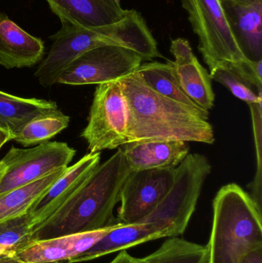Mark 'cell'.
Listing matches in <instances>:
<instances>
[{"label":"cell","mask_w":262,"mask_h":263,"mask_svg":"<svg viewBox=\"0 0 262 263\" xmlns=\"http://www.w3.org/2000/svg\"><path fill=\"white\" fill-rule=\"evenodd\" d=\"M128 109V142L178 140L213 144L209 112L169 100L151 89L136 71L119 80Z\"/></svg>","instance_id":"6da1fadb"},{"label":"cell","mask_w":262,"mask_h":263,"mask_svg":"<svg viewBox=\"0 0 262 263\" xmlns=\"http://www.w3.org/2000/svg\"><path fill=\"white\" fill-rule=\"evenodd\" d=\"M129 173L123 150L118 148L98 165L59 209L32 230L31 240L95 231L118 223L114 209Z\"/></svg>","instance_id":"7a4b0ae2"},{"label":"cell","mask_w":262,"mask_h":263,"mask_svg":"<svg viewBox=\"0 0 262 263\" xmlns=\"http://www.w3.org/2000/svg\"><path fill=\"white\" fill-rule=\"evenodd\" d=\"M208 247L210 263H238L262 247L261 210L235 183L220 189L213 201V222Z\"/></svg>","instance_id":"3957f363"},{"label":"cell","mask_w":262,"mask_h":263,"mask_svg":"<svg viewBox=\"0 0 262 263\" xmlns=\"http://www.w3.org/2000/svg\"><path fill=\"white\" fill-rule=\"evenodd\" d=\"M211 172L212 165L206 156L189 153L175 168L174 182L167 194L137 223L143 224L157 239L183 234Z\"/></svg>","instance_id":"277c9868"},{"label":"cell","mask_w":262,"mask_h":263,"mask_svg":"<svg viewBox=\"0 0 262 263\" xmlns=\"http://www.w3.org/2000/svg\"><path fill=\"white\" fill-rule=\"evenodd\" d=\"M60 21L61 29L49 36L53 43L35 72L44 87L57 83L64 69L86 51L101 46H121L124 41V29L118 23L83 27L67 20Z\"/></svg>","instance_id":"5b68a950"},{"label":"cell","mask_w":262,"mask_h":263,"mask_svg":"<svg viewBox=\"0 0 262 263\" xmlns=\"http://www.w3.org/2000/svg\"><path fill=\"white\" fill-rule=\"evenodd\" d=\"M194 32L198 50L209 69L223 62L246 61L218 0H182Z\"/></svg>","instance_id":"8992f818"},{"label":"cell","mask_w":262,"mask_h":263,"mask_svg":"<svg viewBox=\"0 0 262 263\" xmlns=\"http://www.w3.org/2000/svg\"><path fill=\"white\" fill-rule=\"evenodd\" d=\"M128 109L119 81L97 86L88 124L82 133L90 153L127 143Z\"/></svg>","instance_id":"52a82bcc"},{"label":"cell","mask_w":262,"mask_h":263,"mask_svg":"<svg viewBox=\"0 0 262 263\" xmlns=\"http://www.w3.org/2000/svg\"><path fill=\"white\" fill-rule=\"evenodd\" d=\"M75 155V150L66 142H46L24 149L11 147L0 160L5 168L0 178V194L66 168Z\"/></svg>","instance_id":"ba28073f"},{"label":"cell","mask_w":262,"mask_h":263,"mask_svg":"<svg viewBox=\"0 0 262 263\" xmlns=\"http://www.w3.org/2000/svg\"><path fill=\"white\" fill-rule=\"evenodd\" d=\"M143 61L137 52L127 48H94L75 59L62 72L57 83L83 86L119 81L135 72Z\"/></svg>","instance_id":"9c48e42d"},{"label":"cell","mask_w":262,"mask_h":263,"mask_svg":"<svg viewBox=\"0 0 262 263\" xmlns=\"http://www.w3.org/2000/svg\"><path fill=\"white\" fill-rule=\"evenodd\" d=\"M175 168L130 172L120 193L117 222L130 225L147 216L172 187Z\"/></svg>","instance_id":"30bf717a"},{"label":"cell","mask_w":262,"mask_h":263,"mask_svg":"<svg viewBox=\"0 0 262 263\" xmlns=\"http://www.w3.org/2000/svg\"><path fill=\"white\" fill-rule=\"evenodd\" d=\"M100 153H89L72 166H68L63 174L32 203L27 212L32 232L59 209L92 174L100 164Z\"/></svg>","instance_id":"8fae6325"},{"label":"cell","mask_w":262,"mask_h":263,"mask_svg":"<svg viewBox=\"0 0 262 263\" xmlns=\"http://www.w3.org/2000/svg\"><path fill=\"white\" fill-rule=\"evenodd\" d=\"M118 223L101 230L77 233L45 240L31 241L13 252L23 263H58L69 261L93 247Z\"/></svg>","instance_id":"7c38bea8"},{"label":"cell","mask_w":262,"mask_h":263,"mask_svg":"<svg viewBox=\"0 0 262 263\" xmlns=\"http://www.w3.org/2000/svg\"><path fill=\"white\" fill-rule=\"evenodd\" d=\"M45 43L0 12V65L7 69L30 68L43 60Z\"/></svg>","instance_id":"4fadbf2b"},{"label":"cell","mask_w":262,"mask_h":263,"mask_svg":"<svg viewBox=\"0 0 262 263\" xmlns=\"http://www.w3.org/2000/svg\"><path fill=\"white\" fill-rule=\"evenodd\" d=\"M232 34L246 60H262V0L221 4Z\"/></svg>","instance_id":"5bb4252c"},{"label":"cell","mask_w":262,"mask_h":263,"mask_svg":"<svg viewBox=\"0 0 262 263\" xmlns=\"http://www.w3.org/2000/svg\"><path fill=\"white\" fill-rule=\"evenodd\" d=\"M122 150L130 172L177 167L189 154L187 142L178 140L129 142Z\"/></svg>","instance_id":"9a60e30c"},{"label":"cell","mask_w":262,"mask_h":263,"mask_svg":"<svg viewBox=\"0 0 262 263\" xmlns=\"http://www.w3.org/2000/svg\"><path fill=\"white\" fill-rule=\"evenodd\" d=\"M262 60L235 63L223 62L210 69L212 80L226 86L235 97L249 105L262 101Z\"/></svg>","instance_id":"2e32d148"},{"label":"cell","mask_w":262,"mask_h":263,"mask_svg":"<svg viewBox=\"0 0 262 263\" xmlns=\"http://www.w3.org/2000/svg\"><path fill=\"white\" fill-rule=\"evenodd\" d=\"M59 20L83 27L103 26L118 21L127 10L116 8L106 0H46Z\"/></svg>","instance_id":"e0dca14e"},{"label":"cell","mask_w":262,"mask_h":263,"mask_svg":"<svg viewBox=\"0 0 262 263\" xmlns=\"http://www.w3.org/2000/svg\"><path fill=\"white\" fill-rule=\"evenodd\" d=\"M61 112L53 101L25 99L0 91V129L13 137L35 119Z\"/></svg>","instance_id":"ac0fdd59"},{"label":"cell","mask_w":262,"mask_h":263,"mask_svg":"<svg viewBox=\"0 0 262 263\" xmlns=\"http://www.w3.org/2000/svg\"><path fill=\"white\" fill-rule=\"evenodd\" d=\"M172 63L183 92L198 107L206 111L212 109L215 98L212 80L210 73L198 62L195 54L186 60Z\"/></svg>","instance_id":"d6986e66"},{"label":"cell","mask_w":262,"mask_h":263,"mask_svg":"<svg viewBox=\"0 0 262 263\" xmlns=\"http://www.w3.org/2000/svg\"><path fill=\"white\" fill-rule=\"evenodd\" d=\"M155 239H158L156 236L152 234L143 224L126 225L118 222L113 230L109 232L93 247L68 261V263L92 260L105 255L120 252Z\"/></svg>","instance_id":"ffe728a7"},{"label":"cell","mask_w":262,"mask_h":263,"mask_svg":"<svg viewBox=\"0 0 262 263\" xmlns=\"http://www.w3.org/2000/svg\"><path fill=\"white\" fill-rule=\"evenodd\" d=\"M136 72L154 92L191 107L201 109L183 92L177 80L172 61L166 63L156 61L142 63Z\"/></svg>","instance_id":"44dd1931"},{"label":"cell","mask_w":262,"mask_h":263,"mask_svg":"<svg viewBox=\"0 0 262 263\" xmlns=\"http://www.w3.org/2000/svg\"><path fill=\"white\" fill-rule=\"evenodd\" d=\"M67 168H61L32 183L0 194V222L27 213L32 203Z\"/></svg>","instance_id":"7402d4cb"},{"label":"cell","mask_w":262,"mask_h":263,"mask_svg":"<svg viewBox=\"0 0 262 263\" xmlns=\"http://www.w3.org/2000/svg\"><path fill=\"white\" fill-rule=\"evenodd\" d=\"M139 263H210L208 246L171 237L156 251L138 259Z\"/></svg>","instance_id":"603a6c76"},{"label":"cell","mask_w":262,"mask_h":263,"mask_svg":"<svg viewBox=\"0 0 262 263\" xmlns=\"http://www.w3.org/2000/svg\"><path fill=\"white\" fill-rule=\"evenodd\" d=\"M69 117L63 112L35 119L25 125L12 140L23 146H32L44 143L68 127Z\"/></svg>","instance_id":"cb8c5ba5"},{"label":"cell","mask_w":262,"mask_h":263,"mask_svg":"<svg viewBox=\"0 0 262 263\" xmlns=\"http://www.w3.org/2000/svg\"><path fill=\"white\" fill-rule=\"evenodd\" d=\"M32 227L28 213L0 222V245L15 252L31 242Z\"/></svg>","instance_id":"d4e9b609"},{"label":"cell","mask_w":262,"mask_h":263,"mask_svg":"<svg viewBox=\"0 0 262 263\" xmlns=\"http://www.w3.org/2000/svg\"><path fill=\"white\" fill-rule=\"evenodd\" d=\"M238 263H262V247L245 254Z\"/></svg>","instance_id":"484cf974"},{"label":"cell","mask_w":262,"mask_h":263,"mask_svg":"<svg viewBox=\"0 0 262 263\" xmlns=\"http://www.w3.org/2000/svg\"><path fill=\"white\" fill-rule=\"evenodd\" d=\"M109 263H139L137 258L132 257L131 255L126 252V250H122L118 256Z\"/></svg>","instance_id":"4316f807"},{"label":"cell","mask_w":262,"mask_h":263,"mask_svg":"<svg viewBox=\"0 0 262 263\" xmlns=\"http://www.w3.org/2000/svg\"><path fill=\"white\" fill-rule=\"evenodd\" d=\"M0 263H23L14 256L13 252L0 256Z\"/></svg>","instance_id":"83f0119b"},{"label":"cell","mask_w":262,"mask_h":263,"mask_svg":"<svg viewBox=\"0 0 262 263\" xmlns=\"http://www.w3.org/2000/svg\"><path fill=\"white\" fill-rule=\"evenodd\" d=\"M10 140H12V136L7 132L0 129V148L5 143Z\"/></svg>","instance_id":"f1b7e54d"},{"label":"cell","mask_w":262,"mask_h":263,"mask_svg":"<svg viewBox=\"0 0 262 263\" xmlns=\"http://www.w3.org/2000/svg\"><path fill=\"white\" fill-rule=\"evenodd\" d=\"M220 4H224V3H246L249 2L254 1V0H218Z\"/></svg>","instance_id":"f546056e"},{"label":"cell","mask_w":262,"mask_h":263,"mask_svg":"<svg viewBox=\"0 0 262 263\" xmlns=\"http://www.w3.org/2000/svg\"><path fill=\"white\" fill-rule=\"evenodd\" d=\"M12 251L9 247H4V246L0 245V256H3V255L8 254V253H11Z\"/></svg>","instance_id":"4dcf8cb0"},{"label":"cell","mask_w":262,"mask_h":263,"mask_svg":"<svg viewBox=\"0 0 262 263\" xmlns=\"http://www.w3.org/2000/svg\"><path fill=\"white\" fill-rule=\"evenodd\" d=\"M106 1L114 7L122 8L121 0H106Z\"/></svg>","instance_id":"1f68e13d"},{"label":"cell","mask_w":262,"mask_h":263,"mask_svg":"<svg viewBox=\"0 0 262 263\" xmlns=\"http://www.w3.org/2000/svg\"><path fill=\"white\" fill-rule=\"evenodd\" d=\"M4 166H3V164L0 162V178H1L2 175H3V172H4Z\"/></svg>","instance_id":"d6a6232c"},{"label":"cell","mask_w":262,"mask_h":263,"mask_svg":"<svg viewBox=\"0 0 262 263\" xmlns=\"http://www.w3.org/2000/svg\"><path fill=\"white\" fill-rule=\"evenodd\" d=\"M63 262H58V263H63Z\"/></svg>","instance_id":"836d02e7"}]
</instances>
